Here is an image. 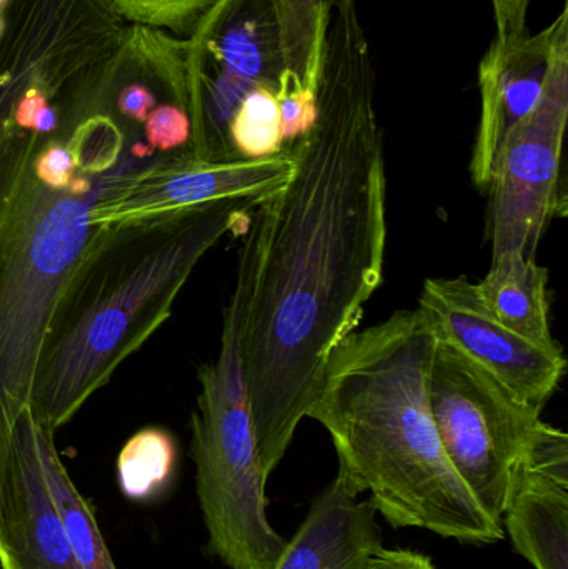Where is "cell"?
Returning a JSON list of instances; mask_svg holds the SVG:
<instances>
[{
  "mask_svg": "<svg viewBox=\"0 0 568 569\" xmlns=\"http://www.w3.org/2000/svg\"><path fill=\"white\" fill-rule=\"evenodd\" d=\"M549 273L522 253L492 259L477 293L487 310L520 337L546 348H560L550 331Z\"/></svg>",
  "mask_w": 568,
  "mask_h": 569,
  "instance_id": "15",
  "label": "cell"
},
{
  "mask_svg": "<svg viewBox=\"0 0 568 569\" xmlns=\"http://www.w3.org/2000/svg\"><path fill=\"white\" fill-rule=\"evenodd\" d=\"M568 37V9L542 32L490 43L479 67L480 123L472 157L474 182L487 189L506 133L536 107L557 47Z\"/></svg>",
  "mask_w": 568,
  "mask_h": 569,
  "instance_id": "11",
  "label": "cell"
},
{
  "mask_svg": "<svg viewBox=\"0 0 568 569\" xmlns=\"http://www.w3.org/2000/svg\"><path fill=\"white\" fill-rule=\"evenodd\" d=\"M276 97L279 103L280 132H282L283 143L296 142L316 123L317 113H319L317 92L303 86L289 70H283L279 77Z\"/></svg>",
  "mask_w": 568,
  "mask_h": 569,
  "instance_id": "21",
  "label": "cell"
},
{
  "mask_svg": "<svg viewBox=\"0 0 568 569\" xmlns=\"http://www.w3.org/2000/svg\"><path fill=\"white\" fill-rule=\"evenodd\" d=\"M49 140L13 132L0 146V490L53 308L97 232L89 173L79 170L67 189L36 176L33 160Z\"/></svg>",
  "mask_w": 568,
  "mask_h": 569,
  "instance_id": "4",
  "label": "cell"
},
{
  "mask_svg": "<svg viewBox=\"0 0 568 569\" xmlns=\"http://www.w3.org/2000/svg\"><path fill=\"white\" fill-rule=\"evenodd\" d=\"M0 569H80L43 478L30 408L17 420L0 490Z\"/></svg>",
  "mask_w": 568,
  "mask_h": 569,
  "instance_id": "12",
  "label": "cell"
},
{
  "mask_svg": "<svg viewBox=\"0 0 568 569\" xmlns=\"http://www.w3.org/2000/svg\"><path fill=\"white\" fill-rule=\"evenodd\" d=\"M36 176L46 186L52 189H67L76 179L77 163L69 143L63 140L62 133L50 139L33 160Z\"/></svg>",
  "mask_w": 568,
  "mask_h": 569,
  "instance_id": "22",
  "label": "cell"
},
{
  "mask_svg": "<svg viewBox=\"0 0 568 569\" xmlns=\"http://www.w3.org/2000/svg\"><path fill=\"white\" fill-rule=\"evenodd\" d=\"M37 445L43 478L49 487L53 507L62 521L70 550L80 569H117L109 545L103 540L96 515L80 495L60 460L56 433L37 421Z\"/></svg>",
  "mask_w": 568,
  "mask_h": 569,
  "instance_id": "16",
  "label": "cell"
},
{
  "mask_svg": "<svg viewBox=\"0 0 568 569\" xmlns=\"http://www.w3.org/2000/svg\"><path fill=\"white\" fill-rule=\"evenodd\" d=\"M187 40L190 150L206 159H237L227 129L257 87L277 92L286 70L273 0H217Z\"/></svg>",
  "mask_w": 568,
  "mask_h": 569,
  "instance_id": "7",
  "label": "cell"
},
{
  "mask_svg": "<svg viewBox=\"0 0 568 569\" xmlns=\"http://www.w3.org/2000/svg\"><path fill=\"white\" fill-rule=\"evenodd\" d=\"M177 468V443L162 428L137 431L117 457L120 493L136 503H150L167 493Z\"/></svg>",
  "mask_w": 568,
  "mask_h": 569,
  "instance_id": "18",
  "label": "cell"
},
{
  "mask_svg": "<svg viewBox=\"0 0 568 569\" xmlns=\"http://www.w3.org/2000/svg\"><path fill=\"white\" fill-rule=\"evenodd\" d=\"M190 457L209 550L230 569H273L287 541L267 518V477L257 448L232 303L219 357L199 370Z\"/></svg>",
  "mask_w": 568,
  "mask_h": 569,
  "instance_id": "5",
  "label": "cell"
},
{
  "mask_svg": "<svg viewBox=\"0 0 568 569\" xmlns=\"http://www.w3.org/2000/svg\"><path fill=\"white\" fill-rule=\"evenodd\" d=\"M420 317L439 343L466 355L514 395L546 407L566 371L562 348H546L500 323L467 277L429 279L419 298Z\"/></svg>",
  "mask_w": 568,
  "mask_h": 569,
  "instance_id": "10",
  "label": "cell"
},
{
  "mask_svg": "<svg viewBox=\"0 0 568 569\" xmlns=\"http://www.w3.org/2000/svg\"><path fill=\"white\" fill-rule=\"evenodd\" d=\"M317 106L312 129L287 147L289 179L256 206L230 298L267 478L307 418L330 355L383 280V137L356 0L333 9Z\"/></svg>",
  "mask_w": 568,
  "mask_h": 569,
  "instance_id": "1",
  "label": "cell"
},
{
  "mask_svg": "<svg viewBox=\"0 0 568 569\" xmlns=\"http://www.w3.org/2000/svg\"><path fill=\"white\" fill-rule=\"evenodd\" d=\"M340 0H273L286 70L316 90L322 70L323 43Z\"/></svg>",
  "mask_w": 568,
  "mask_h": 569,
  "instance_id": "17",
  "label": "cell"
},
{
  "mask_svg": "<svg viewBox=\"0 0 568 569\" xmlns=\"http://www.w3.org/2000/svg\"><path fill=\"white\" fill-rule=\"evenodd\" d=\"M429 401L450 463L486 513L502 525L514 475L546 423L544 408L517 397L466 355L439 341Z\"/></svg>",
  "mask_w": 568,
  "mask_h": 569,
  "instance_id": "6",
  "label": "cell"
},
{
  "mask_svg": "<svg viewBox=\"0 0 568 569\" xmlns=\"http://www.w3.org/2000/svg\"><path fill=\"white\" fill-rule=\"evenodd\" d=\"M520 557L536 569H568V437L544 423L514 475L502 517Z\"/></svg>",
  "mask_w": 568,
  "mask_h": 569,
  "instance_id": "13",
  "label": "cell"
},
{
  "mask_svg": "<svg viewBox=\"0 0 568 569\" xmlns=\"http://www.w3.org/2000/svg\"><path fill=\"white\" fill-rule=\"evenodd\" d=\"M12 133V129H10L9 123L0 117V146H2L3 140Z\"/></svg>",
  "mask_w": 568,
  "mask_h": 569,
  "instance_id": "24",
  "label": "cell"
},
{
  "mask_svg": "<svg viewBox=\"0 0 568 569\" xmlns=\"http://www.w3.org/2000/svg\"><path fill=\"white\" fill-rule=\"evenodd\" d=\"M437 338L419 311L352 331L327 361L307 418L332 438L339 475L393 528L469 545L506 538L450 463L429 401Z\"/></svg>",
  "mask_w": 568,
  "mask_h": 569,
  "instance_id": "2",
  "label": "cell"
},
{
  "mask_svg": "<svg viewBox=\"0 0 568 569\" xmlns=\"http://www.w3.org/2000/svg\"><path fill=\"white\" fill-rule=\"evenodd\" d=\"M377 511L337 475L312 501L273 569H360L383 550Z\"/></svg>",
  "mask_w": 568,
  "mask_h": 569,
  "instance_id": "14",
  "label": "cell"
},
{
  "mask_svg": "<svg viewBox=\"0 0 568 569\" xmlns=\"http://www.w3.org/2000/svg\"><path fill=\"white\" fill-rule=\"evenodd\" d=\"M249 202H220L119 229H97L70 273L40 351L30 411L56 433L169 320L200 260L249 226Z\"/></svg>",
  "mask_w": 568,
  "mask_h": 569,
  "instance_id": "3",
  "label": "cell"
},
{
  "mask_svg": "<svg viewBox=\"0 0 568 569\" xmlns=\"http://www.w3.org/2000/svg\"><path fill=\"white\" fill-rule=\"evenodd\" d=\"M499 39H514L527 32L530 0H490Z\"/></svg>",
  "mask_w": 568,
  "mask_h": 569,
  "instance_id": "23",
  "label": "cell"
},
{
  "mask_svg": "<svg viewBox=\"0 0 568 569\" xmlns=\"http://www.w3.org/2000/svg\"><path fill=\"white\" fill-rule=\"evenodd\" d=\"M568 119V37L557 47L536 107L504 137L490 172L492 259L522 253L536 259L552 217L566 216L564 137Z\"/></svg>",
  "mask_w": 568,
  "mask_h": 569,
  "instance_id": "8",
  "label": "cell"
},
{
  "mask_svg": "<svg viewBox=\"0 0 568 569\" xmlns=\"http://www.w3.org/2000/svg\"><path fill=\"white\" fill-rule=\"evenodd\" d=\"M237 159H267L286 149L280 132L279 103L269 87H257L243 97L227 129Z\"/></svg>",
  "mask_w": 568,
  "mask_h": 569,
  "instance_id": "19",
  "label": "cell"
},
{
  "mask_svg": "<svg viewBox=\"0 0 568 569\" xmlns=\"http://www.w3.org/2000/svg\"><path fill=\"white\" fill-rule=\"evenodd\" d=\"M7 0H0V9H3L6 7Z\"/></svg>",
  "mask_w": 568,
  "mask_h": 569,
  "instance_id": "25",
  "label": "cell"
},
{
  "mask_svg": "<svg viewBox=\"0 0 568 569\" xmlns=\"http://www.w3.org/2000/svg\"><path fill=\"white\" fill-rule=\"evenodd\" d=\"M129 23L159 27L189 37L217 0H110Z\"/></svg>",
  "mask_w": 568,
  "mask_h": 569,
  "instance_id": "20",
  "label": "cell"
},
{
  "mask_svg": "<svg viewBox=\"0 0 568 569\" xmlns=\"http://www.w3.org/2000/svg\"><path fill=\"white\" fill-rule=\"evenodd\" d=\"M292 167L287 147L256 160L206 159L187 147L163 153L129 176L93 183V222L97 229H119L213 203L257 206L286 183Z\"/></svg>",
  "mask_w": 568,
  "mask_h": 569,
  "instance_id": "9",
  "label": "cell"
}]
</instances>
